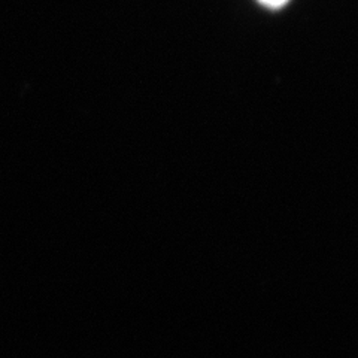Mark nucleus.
<instances>
[{
	"label": "nucleus",
	"instance_id": "1",
	"mask_svg": "<svg viewBox=\"0 0 358 358\" xmlns=\"http://www.w3.org/2000/svg\"><path fill=\"white\" fill-rule=\"evenodd\" d=\"M260 2L268 8H279V6L285 5L288 0H260Z\"/></svg>",
	"mask_w": 358,
	"mask_h": 358
}]
</instances>
